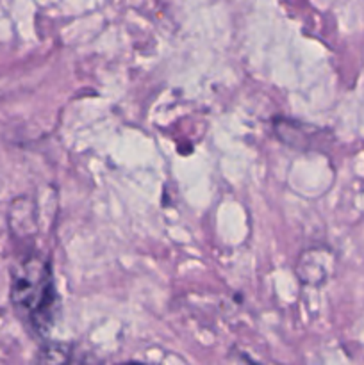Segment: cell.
Wrapping results in <instances>:
<instances>
[{"label": "cell", "instance_id": "cell-1", "mask_svg": "<svg viewBox=\"0 0 364 365\" xmlns=\"http://www.w3.org/2000/svg\"><path fill=\"white\" fill-rule=\"evenodd\" d=\"M11 299L38 334H49L56 323L59 307L49 260L39 255H29L14 267L11 274Z\"/></svg>", "mask_w": 364, "mask_h": 365}, {"label": "cell", "instance_id": "cell-2", "mask_svg": "<svg viewBox=\"0 0 364 365\" xmlns=\"http://www.w3.org/2000/svg\"><path fill=\"white\" fill-rule=\"evenodd\" d=\"M71 356L68 353V348L59 344L46 346L39 356V365H70Z\"/></svg>", "mask_w": 364, "mask_h": 365}, {"label": "cell", "instance_id": "cell-3", "mask_svg": "<svg viewBox=\"0 0 364 365\" xmlns=\"http://www.w3.org/2000/svg\"><path fill=\"white\" fill-rule=\"evenodd\" d=\"M239 365H259V364H257V362H252V360H250V359H246V356H243V359H241V364H239Z\"/></svg>", "mask_w": 364, "mask_h": 365}, {"label": "cell", "instance_id": "cell-4", "mask_svg": "<svg viewBox=\"0 0 364 365\" xmlns=\"http://www.w3.org/2000/svg\"><path fill=\"white\" fill-rule=\"evenodd\" d=\"M121 365H143V364H138V362H127V364H121Z\"/></svg>", "mask_w": 364, "mask_h": 365}]
</instances>
